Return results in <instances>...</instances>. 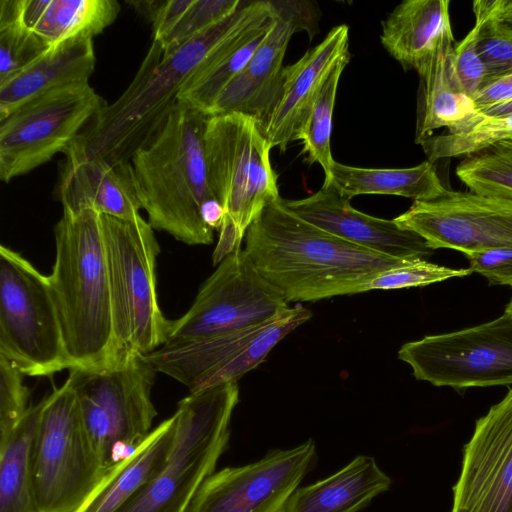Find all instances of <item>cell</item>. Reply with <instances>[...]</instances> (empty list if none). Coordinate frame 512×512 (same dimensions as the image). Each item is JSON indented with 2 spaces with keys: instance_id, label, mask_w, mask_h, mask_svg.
<instances>
[{
  "instance_id": "cell-17",
  "label": "cell",
  "mask_w": 512,
  "mask_h": 512,
  "mask_svg": "<svg viewBox=\"0 0 512 512\" xmlns=\"http://www.w3.org/2000/svg\"><path fill=\"white\" fill-rule=\"evenodd\" d=\"M451 512H512V388L464 445Z\"/></svg>"
},
{
  "instance_id": "cell-20",
  "label": "cell",
  "mask_w": 512,
  "mask_h": 512,
  "mask_svg": "<svg viewBox=\"0 0 512 512\" xmlns=\"http://www.w3.org/2000/svg\"><path fill=\"white\" fill-rule=\"evenodd\" d=\"M55 195L63 211L91 209L101 215L133 219L142 209L130 161L109 162L65 153Z\"/></svg>"
},
{
  "instance_id": "cell-36",
  "label": "cell",
  "mask_w": 512,
  "mask_h": 512,
  "mask_svg": "<svg viewBox=\"0 0 512 512\" xmlns=\"http://www.w3.org/2000/svg\"><path fill=\"white\" fill-rule=\"evenodd\" d=\"M475 19L481 23L478 51L488 76L512 69V29L491 14L483 0L473 2Z\"/></svg>"
},
{
  "instance_id": "cell-14",
  "label": "cell",
  "mask_w": 512,
  "mask_h": 512,
  "mask_svg": "<svg viewBox=\"0 0 512 512\" xmlns=\"http://www.w3.org/2000/svg\"><path fill=\"white\" fill-rule=\"evenodd\" d=\"M287 308L284 295L239 248L218 264L189 310L170 320L166 342L207 338L254 326Z\"/></svg>"
},
{
  "instance_id": "cell-4",
  "label": "cell",
  "mask_w": 512,
  "mask_h": 512,
  "mask_svg": "<svg viewBox=\"0 0 512 512\" xmlns=\"http://www.w3.org/2000/svg\"><path fill=\"white\" fill-rule=\"evenodd\" d=\"M54 236L55 262L47 277L71 368L106 366L113 335L101 214L63 211Z\"/></svg>"
},
{
  "instance_id": "cell-44",
  "label": "cell",
  "mask_w": 512,
  "mask_h": 512,
  "mask_svg": "<svg viewBox=\"0 0 512 512\" xmlns=\"http://www.w3.org/2000/svg\"><path fill=\"white\" fill-rule=\"evenodd\" d=\"M512 112V101L498 105L496 107L487 109L485 111L479 112L482 115L486 116H495V115H502Z\"/></svg>"
},
{
  "instance_id": "cell-13",
  "label": "cell",
  "mask_w": 512,
  "mask_h": 512,
  "mask_svg": "<svg viewBox=\"0 0 512 512\" xmlns=\"http://www.w3.org/2000/svg\"><path fill=\"white\" fill-rule=\"evenodd\" d=\"M398 358L417 380L465 389L512 384V318L403 344Z\"/></svg>"
},
{
  "instance_id": "cell-2",
  "label": "cell",
  "mask_w": 512,
  "mask_h": 512,
  "mask_svg": "<svg viewBox=\"0 0 512 512\" xmlns=\"http://www.w3.org/2000/svg\"><path fill=\"white\" fill-rule=\"evenodd\" d=\"M263 0H241L227 18L168 54L152 40L127 89L87 125L64 153L109 162L130 161L166 121L186 81L233 32L251 19Z\"/></svg>"
},
{
  "instance_id": "cell-22",
  "label": "cell",
  "mask_w": 512,
  "mask_h": 512,
  "mask_svg": "<svg viewBox=\"0 0 512 512\" xmlns=\"http://www.w3.org/2000/svg\"><path fill=\"white\" fill-rule=\"evenodd\" d=\"M271 0L228 36L181 88L177 102L209 115L225 87L246 66L275 21Z\"/></svg>"
},
{
  "instance_id": "cell-21",
  "label": "cell",
  "mask_w": 512,
  "mask_h": 512,
  "mask_svg": "<svg viewBox=\"0 0 512 512\" xmlns=\"http://www.w3.org/2000/svg\"><path fill=\"white\" fill-rule=\"evenodd\" d=\"M349 55V28L342 24L331 29L297 62L284 68L279 99L262 131L271 149H287L324 81L337 63Z\"/></svg>"
},
{
  "instance_id": "cell-19",
  "label": "cell",
  "mask_w": 512,
  "mask_h": 512,
  "mask_svg": "<svg viewBox=\"0 0 512 512\" xmlns=\"http://www.w3.org/2000/svg\"><path fill=\"white\" fill-rule=\"evenodd\" d=\"M300 218L344 241L400 260H426L434 250L413 231L392 220L353 208L350 200L332 187H322L302 199L284 200Z\"/></svg>"
},
{
  "instance_id": "cell-33",
  "label": "cell",
  "mask_w": 512,
  "mask_h": 512,
  "mask_svg": "<svg viewBox=\"0 0 512 512\" xmlns=\"http://www.w3.org/2000/svg\"><path fill=\"white\" fill-rule=\"evenodd\" d=\"M455 173L471 192L512 199V140L464 157Z\"/></svg>"
},
{
  "instance_id": "cell-11",
  "label": "cell",
  "mask_w": 512,
  "mask_h": 512,
  "mask_svg": "<svg viewBox=\"0 0 512 512\" xmlns=\"http://www.w3.org/2000/svg\"><path fill=\"white\" fill-rule=\"evenodd\" d=\"M312 312L289 307L263 323L188 341L166 342L143 359L156 371L184 384L190 393L236 382L256 368Z\"/></svg>"
},
{
  "instance_id": "cell-40",
  "label": "cell",
  "mask_w": 512,
  "mask_h": 512,
  "mask_svg": "<svg viewBox=\"0 0 512 512\" xmlns=\"http://www.w3.org/2000/svg\"><path fill=\"white\" fill-rule=\"evenodd\" d=\"M469 269L484 276L490 285L512 286V248L466 254Z\"/></svg>"
},
{
  "instance_id": "cell-31",
  "label": "cell",
  "mask_w": 512,
  "mask_h": 512,
  "mask_svg": "<svg viewBox=\"0 0 512 512\" xmlns=\"http://www.w3.org/2000/svg\"><path fill=\"white\" fill-rule=\"evenodd\" d=\"M349 59L350 55L340 60L330 72L293 137V141L302 142V153L306 155L308 163H318L323 169V186L330 182L335 162L331 152L333 110L339 80Z\"/></svg>"
},
{
  "instance_id": "cell-23",
  "label": "cell",
  "mask_w": 512,
  "mask_h": 512,
  "mask_svg": "<svg viewBox=\"0 0 512 512\" xmlns=\"http://www.w3.org/2000/svg\"><path fill=\"white\" fill-rule=\"evenodd\" d=\"M416 72L420 78L415 132L417 144L433 136L435 130L454 127L478 113L456 72L452 32L443 36Z\"/></svg>"
},
{
  "instance_id": "cell-35",
  "label": "cell",
  "mask_w": 512,
  "mask_h": 512,
  "mask_svg": "<svg viewBox=\"0 0 512 512\" xmlns=\"http://www.w3.org/2000/svg\"><path fill=\"white\" fill-rule=\"evenodd\" d=\"M241 0H190L172 28L155 40L168 54L231 15ZM153 40V39H152Z\"/></svg>"
},
{
  "instance_id": "cell-3",
  "label": "cell",
  "mask_w": 512,
  "mask_h": 512,
  "mask_svg": "<svg viewBox=\"0 0 512 512\" xmlns=\"http://www.w3.org/2000/svg\"><path fill=\"white\" fill-rule=\"evenodd\" d=\"M209 115L177 102L130 162L148 223L187 245H209L205 222L216 203L208 181L204 132Z\"/></svg>"
},
{
  "instance_id": "cell-39",
  "label": "cell",
  "mask_w": 512,
  "mask_h": 512,
  "mask_svg": "<svg viewBox=\"0 0 512 512\" xmlns=\"http://www.w3.org/2000/svg\"><path fill=\"white\" fill-rule=\"evenodd\" d=\"M481 23L475 19L474 27L458 43L454 44V62L460 83L472 97L488 77L487 69L478 51Z\"/></svg>"
},
{
  "instance_id": "cell-37",
  "label": "cell",
  "mask_w": 512,
  "mask_h": 512,
  "mask_svg": "<svg viewBox=\"0 0 512 512\" xmlns=\"http://www.w3.org/2000/svg\"><path fill=\"white\" fill-rule=\"evenodd\" d=\"M471 273L469 268L455 269L427 260H416L380 273L370 282L368 289L370 291L421 287L450 278L468 276Z\"/></svg>"
},
{
  "instance_id": "cell-16",
  "label": "cell",
  "mask_w": 512,
  "mask_h": 512,
  "mask_svg": "<svg viewBox=\"0 0 512 512\" xmlns=\"http://www.w3.org/2000/svg\"><path fill=\"white\" fill-rule=\"evenodd\" d=\"M394 221L433 250L449 248L466 255L512 248V199L446 189L436 199L414 201Z\"/></svg>"
},
{
  "instance_id": "cell-28",
  "label": "cell",
  "mask_w": 512,
  "mask_h": 512,
  "mask_svg": "<svg viewBox=\"0 0 512 512\" xmlns=\"http://www.w3.org/2000/svg\"><path fill=\"white\" fill-rule=\"evenodd\" d=\"M175 432V417L156 426L124 460L109 469L75 512H117L164 465Z\"/></svg>"
},
{
  "instance_id": "cell-27",
  "label": "cell",
  "mask_w": 512,
  "mask_h": 512,
  "mask_svg": "<svg viewBox=\"0 0 512 512\" xmlns=\"http://www.w3.org/2000/svg\"><path fill=\"white\" fill-rule=\"evenodd\" d=\"M120 10L116 0H15L17 18L50 47L77 37L94 38Z\"/></svg>"
},
{
  "instance_id": "cell-45",
  "label": "cell",
  "mask_w": 512,
  "mask_h": 512,
  "mask_svg": "<svg viewBox=\"0 0 512 512\" xmlns=\"http://www.w3.org/2000/svg\"><path fill=\"white\" fill-rule=\"evenodd\" d=\"M504 313L509 315L512 318V298L509 301V303L506 305Z\"/></svg>"
},
{
  "instance_id": "cell-6",
  "label": "cell",
  "mask_w": 512,
  "mask_h": 512,
  "mask_svg": "<svg viewBox=\"0 0 512 512\" xmlns=\"http://www.w3.org/2000/svg\"><path fill=\"white\" fill-rule=\"evenodd\" d=\"M270 150L253 118L239 113L208 117L204 132L208 181L225 212L213 265L241 248L249 226L268 203L280 198Z\"/></svg>"
},
{
  "instance_id": "cell-43",
  "label": "cell",
  "mask_w": 512,
  "mask_h": 512,
  "mask_svg": "<svg viewBox=\"0 0 512 512\" xmlns=\"http://www.w3.org/2000/svg\"><path fill=\"white\" fill-rule=\"evenodd\" d=\"M164 0H129L126 1L151 24L154 21Z\"/></svg>"
},
{
  "instance_id": "cell-32",
  "label": "cell",
  "mask_w": 512,
  "mask_h": 512,
  "mask_svg": "<svg viewBox=\"0 0 512 512\" xmlns=\"http://www.w3.org/2000/svg\"><path fill=\"white\" fill-rule=\"evenodd\" d=\"M506 140H512V112L502 115L475 116L423 141L428 161L469 156Z\"/></svg>"
},
{
  "instance_id": "cell-5",
  "label": "cell",
  "mask_w": 512,
  "mask_h": 512,
  "mask_svg": "<svg viewBox=\"0 0 512 512\" xmlns=\"http://www.w3.org/2000/svg\"><path fill=\"white\" fill-rule=\"evenodd\" d=\"M112 311L108 365L143 357L165 344L170 324L156 291L160 247L141 215L121 219L101 215Z\"/></svg>"
},
{
  "instance_id": "cell-9",
  "label": "cell",
  "mask_w": 512,
  "mask_h": 512,
  "mask_svg": "<svg viewBox=\"0 0 512 512\" xmlns=\"http://www.w3.org/2000/svg\"><path fill=\"white\" fill-rule=\"evenodd\" d=\"M0 356L26 376L70 369L48 277L0 247Z\"/></svg>"
},
{
  "instance_id": "cell-18",
  "label": "cell",
  "mask_w": 512,
  "mask_h": 512,
  "mask_svg": "<svg viewBox=\"0 0 512 512\" xmlns=\"http://www.w3.org/2000/svg\"><path fill=\"white\" fill-rule=\"evenodd\" d=\"M275 21L241 72L218 96L209 116L239 113L265 128L280 96L283 60L292 35L311 31L315 10L305 1H272Z\"/></svg>"
},
{
  "instance_id": "cell-29",
  "label": "cell",
  "mask_w": 512,
  "mask_h": 512,
  "mask_svg": "<svg viewBox=\"0 0 512 512\" xmlns=\"http://www.w3.org/2000/svg\"><path fill=\"white\" fill-rule=\"evenodd\" d=\"M341 196L351 200L358 195H396L414 201H429L445 191L433 162L409 168H361L334 162L330 182Z\"/></svg>"
},
{
  "instance_id": "cell-12",
  "label": "cell",
  "mask_w": 512,
  "mask_h": 512,
  "mask_svg": "<svg viewBox=\"0 0 512 512\" xmlns=\"http://www.w3.org/2000/svg\"><path fill=\"white\" fill-rule=\"evenodd\" d=\"M106 106L86 81L35 97L0 119V179L9 183L64 153Z\"/></svg>"
},
{
  "instance_id": "cell-24",
  "label": "cell",
  "mask_w": 512,
  "mask_h": 512,
  "mask_svg": "<svg viewBox=\"0 0 512 512\" xmlns=\"http://www.w3.org/2000/svg\"><path fill=\"white\" fill-rule=\"evenodd\" d=\"M95 64L93 38L77 37L51 46L28 67L0 84V119L42 94L89 81Z\"/></svg>"
},
{
  "instance_id": "cell-7",
  "label": "cell",
  "mask_w": 512,
  "mask_h": 512,
  "mask_svg": "<svg viewBox=\"0 0 512 512\" xmlns=\"http://www.w3.org/2000/svg\"><path fill=\"white\" fill-rule=\"evenodd\" d=\"M238 400L236 382L190 393L180 400L164 465L117 512H187L227 447Z\"/></svg>"
},
{
  "instance_id": "cell-38",
  "label": "cell",
  "mask_w": 512,
  "mask_h": 512,
  "mask_svg": "<svg viewBox=\"0 0 512 512\" xmlns=\"http://www.w3.org/2000/svg\"><path fill=\"white\" fill-rule=\"evenodd\" d=\"M24 376L9 360L0 356V440L10 435L31 406Z\"/></svg>"
},
{
  "instance_id": "cell-41",
  "label": "cell",
  "mask_w": 512,
  "mask_h": 512,
  "mask_svg": "<svg viewBox=\"0 0 512 512\" xmlns=\"http://www.w3.org/2000/svg\"><path fill=\"white\" fill-rule=\"evenodd\" d=\"M471 98L478 112L512 101V69L488 76Z\"/></svg>"
},
{
  "instance_id": "cell-10",
  "label": "cell",
  "mask_w": 512,
  "mask_h": 512,
  "mask_svg": "<svg viewBox=\"0 0 512 512\" xmlns=\"http://www.w3.org/2000/svg\"><path fill=\"white\" fill-rule=\"evenodd\" d=\"M33 472L39 512H75L107 472L67 381L44 398Z\"/></svg>"
},
{
  "instance_id": "cell-30",
  "label": "cell",
  "mask_w": 512,
  "mask_h": 512,
  "mask_svg": "<svg viewBox=\"0 0 512 512\" xmlns=\"http://www.w3.org/2000/svg\"><path fill=\"white\" fill-rule=\"evenodd\" d=\"M44 398L31 405L8 437L0 440V512H39L33 448Z\"/></svg>"
},
{
  "instance_id": "cell-34",
  "label": "cell",
  "mask_w": 512,
  "mask_h": 512,
  "mask_svg": "<svg viewBox=\"0 0 512 512\" xmlns=\"http://www.w3.org/2000/svg\"><path fill=\"white\" fill-rule=\"evenodd\" d=\"M50 46L0 2V84L28 67Z\"/></svg>"
},
{
  "instance_id": "cell-15",
  "label": "cell",
  "mask_w": 512,
  "mask_h": 512,
  "mask_svg": "<svg viewBox=\"0 0 512 512\" xmlns=\"http://www.w3.org/2000/svg\"><path fill=\"white\" fill-rule=\"evenodd\" d=\"M316 458L315 442L308 439L293 448L271 450L253 463L215 471L187 512H284Z\"/></svg>"
},
{
  "instance_id": "cell-42",
  "label": "cell",
  "mask_w": 512,
  "mask_h": 512,
  "mask_svg": "<svg viewBox=\"0 0 512 512\" xmlns=\"http://www.w3.org/2000/svg\"><path fill=\"white\" fill-rule=\"evenodd\" d=\"M487 10L512 29V0H483Z\"/></svg>"
},
{
  "instance_id": "cell-8",
  "label": "cell",
  "mask_w": 512,
  "mask_h": 512,
  "mask_svg": "<svg viewBox=\"0 0 512 512\" xmlns=\"http://www.w3.org/2000/svg\"><path fill=\"white\" fill-rule=\"evenodd\" d=\"M156 371L138 357L92 368H71V386L84 425L106 471L151 433L157 415L151 391Z\"/></svg>"
},
{
  "instance_id": "cell-26",
  "label": "cell",
  "mask_w": 512,
  "mask_h": 512,
  "mask_svg": "<svg viewBox=\"0 0 512 512\" xmlns=\"http://www.w3.org/2000/svg\"><path fill=\"white\" fill-rule=\"evenodd\" d=\"M449 5V0H406L382 22L381 44L405 70L416 71L452 32Z\"/></svg>"
},
{
  "instance_id": "cell-1",
  "label": "cell",
  "mask_w": 512,
  "mask_h": 512,
  "mask_svg": "<svg viewBox=\"0 0 512 512\" xmlns=\"http://www.w3.org/2000/svg\"><path fill=\"white\" fill-rule=\"evenodd\" d=\"M245 252L259 273L289 301H318L369 291L400 260L344 241L305 221L278 198L245 234Z\"/></svg>"
},
{
  "instance_id": "cell-25",
  "label": "cell",
  "mask_w": 512,
  "mask_h": 512,
  "mask_svg": "<svg viewBox=\"0 0 512 512\" xmlns=\"http://www.w3.org/2000/svg\"><path fill=\"white\" fill-rule=\"evenodd\" d=\"M391 484L373 457L359 455L329 477L297 488L284 512H358Z\"/></svg>"
}]
</instances>
